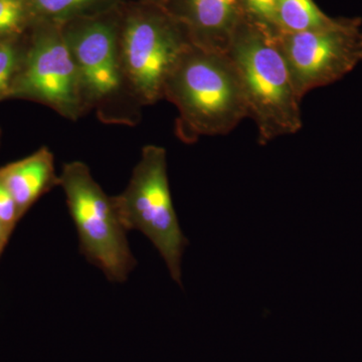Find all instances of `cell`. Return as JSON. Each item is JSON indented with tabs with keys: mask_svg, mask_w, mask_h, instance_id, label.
<instances>
[{
	"mask_svg": "<svg viewBox=\"0 0 362 362\" xmlns=\"http://www.w3.org/2000/svg\"><path fill=\"white\" fill-rule=\"evenodd\" d=\"M164 98L180 113L175 131L183 142L228 134L249 117L242 80L228 54L194 44L171 71Z\"/></svg>",
	"mask_w": 362,
	"mask_h": 362,
	"instance_id": "1",
	"label": "cell"
},
{
	"mask_svg": "<svg viewBox=\"0 0 362 362\" xmlns=\"http://www.w3.org/2000/svg\"><path fill=\"white\" fill-rule=\"evenodd\" d=\"M226 54L242 80L249 117L258 128L259 143L266 144L301 129V99L276 33L246 16Z\"/></svg>",
	"mask_w": 362,
	"mask_h": 362,
	"instance_id": "2",
	"label": "cell"
},
{
	"mask_svg": "<svg viewBox=\"0 0 362 362\" xmlns=\"http://www.w3.org/2000/svg\"><path fill=\"white\" fill-rule=\"evenodd\" d=\"M76 228L80 252L101 269L110 282L123 283L137 265L127 240L115 197L105 194L89 168L80 161L65 164L59 175Z\"/></svg>",
	"mask_w": 362,
	"mask_h": 362,
	"instance_id": "3",
	"label": "cell"
},
{
	"mask_svg": "<svg viewBox=\"0 0 362 362\" xmlns=\"http://www.w3.org/2000/svg\"><path fill=\"white\" fill-rule=\"evenodd\" d=\"M185 25L163 7H136L119 28V54L124 82L138 101L164 98L168 78L192 45Z\"/></svg>",
	"mask_w": 362,
	"mask_h": 362,
	"instance_id": "4",
	"label": "cell"
},
{
	"mask_svg": "<svg viewBox=\"0 0 362 362\" xmlns=\"http://www.w3.org/2000/svg\"><path fill=\"white\" fill-rule=\"evenodd\" d=\"M115 201L127 230H140L151 240L171 278L181 285V258L188 240L173 206L165 149L156 145L143 148L127 187Z\"/></svg>",
	"mask_w": 362,
	"mask_h": 362,
	"instance_id": "5",
	"label": "cell"
},
{
	"mask_svg": "<svg viewBox=\"0 0 362 362\" xmlns=\"http://www.w3.org/2000/svg\"><path fill=\"white\" fill-rule=\"evenodd\" d=\"M11 96L35 100L71 120L84 111L87 101L63 23L52 21L35 35Z\"/></svg>",
	"mask_w": 362,
	"mask_h": 362,
	"instance_id": "6",
	"label": "cell"
},
{
	"mask_svg": "<svg viewBox=\"0 0 362 362\" xmlns=\"http://www.w3.org/2000/svg\"><path fill=\"white\" fill-rule=\"evenodd\" d=\"M276 35L301 100L310 90L340 80L362 59V39L344 23Z\"/></svg>",
	"mask_w": 362,
	"mask_h": 362,
	"instance_id": "7",
	"label": "cell"
},
{
	"mask_svg": "<svg viewBox=\"0 0 362 362\" xmlns=\"http://www.w3.org/2000/svg\"><path fill=\"white\" fill-rule=\"evenodd\" d=\"M64 33L75 59L87 104L103 101L124 83L119 54V28L104 18H75Z\"/></svg>",
	"mask_w": 362,
	"mask_h": 362,
	"instance_id": "8",
	"label": "cell"
},
{
	"mask_svg": "<svg viewBox=\"0 0 362 362\" xmlns=\"http://www.w3.org/2000/svg\"><path fill=\"white\" fill-rule=\"evenodd\" d=\"M173 16L185 25L192 44L226 54L246 13L242 0H181V13Z\"/></svg>",
	"mask_w": 362,
	"mask_h": 362,
	"instance_id": "9",
	"label": "cell"
},
{
	"mask_svg": "<svg viewBox=\"0 0 362 362\" xmlns=\"http://www.w3.org/2000/svg\"><path fill=\"white\" fill-rule=\"evenodd\" d=\"M0 180L13 195L21 218L42 195L59 187L54 156L47 147L0 168Z\"/></svg>",
	"mask_w": 362,
	"mask_h": 362,
	"instance_id": "10",
	"label": "cell"
},
{
	"mask_svg": "<svg viewBox=\"0 0 362 362\" xmlns=\"http://www.w3.org/2000/svg\"><path fill=\"white\" fill-rule=\"evenodd\" d=\"M325 16L313 0H278L276 33H295L337 25Z\"/></svg>",
	"mask_w": 362,
	"mask_h": 362,
	"instance_id": "11",
	"label": "cell"
},
{
	"mask_svg": "<svg viewBox=\"0 0 362 362\" xmlns=\"http://www.w3.org/2000/svg\"><path fill=\"white\" fill-rule=\"evenodd\" d=\"M33 11L57 23L78 18L86 9L100 0H28Z\"/></svg>",
	"mask_w": 362,
	"mask_h": 362,
	"instance_id": "12",
	"label": "cell"
},
{
	"mask_svg": "<svg viewBox=\"0 0 362 362\" xmlns=\"http://www.w3.org/2000/svg\"><path fill=\"white\" fill-rule=\"evenodd\" d=\"M32 11L28 0H0V40L23 32Z\"/></svg>",
	"mask_w": 362,
	"mask_h": 362,
	"instance_id": "13",
	"label": "cell"
},
{
	"mask_svg": "<svg viewBox=\"0 0 362 362\" xmlns=\"http://www.w3.org/2000/svg\"><path fill=\"white\" fill-rule=\"evenodd\" d=\"M21 65L18 47L9 40H0V99L11 96Z\"/></svg>",
	"mask_w": 362,
	"mask_h": 362,
	"instance_id": "14",
	"label": "cell"
},
{
	"mask_svg": "<svg viewBox=\"0 0 362 362\" xmlns=\"http://www.w3.org/2000/svg\"><path fill=\"white\" fill-rule=\"evenodd\" d=\"M278 0H242L247 18L268 26L276 33V14Z\"/></svg>",
	"mask_w": 362,
	"mask_h": 362,
	"instance_id": "15",
	"label": "cell"
},
{
	"mask_svg": "<svg viewBox=\"0 0 362 362\" xmlns=\"http://www.w3.org/2000/svg\"><path fill=\"white\" fill-rule=\"evenodd\" d=\"M21 220L20 211L13 195L0 180V223L13 232Z\"/></svg>",
	"mask_w": 362,
	"mask_h": 362,
	"instance_id": "16",
	"label": "cell"
},
{
	"mask_svg": "<svg viewBox=\"0 0 362 362\" xmlns=\"http://www.w3.org/2000/svg\"><path fill=\"white\" fill-rule=\"evenodd\" d=\"M13 233L0 223V251L4 252V250L6 249L7 244H8L9 238L13 235Z\"/></svg>",
	"mask_w": 362,
	"mask_h": 362,
	"instance_id": "17",
	"label": "cell"
},
{
	"mask_svg": "<svg viewBox=\"0 0 362 362\" xmlns=\"http://www.w3.org/2000/svg\"><path fill=\"white\" fill-rule=\"evenodd\" d=\"M1 252H1V251H0V255H1Z\"/></svg>",
	"mask_w": 362,
	"mask_h": 362,
	"instance_id": "18",
	"label": "cell"
}]
</instances>
